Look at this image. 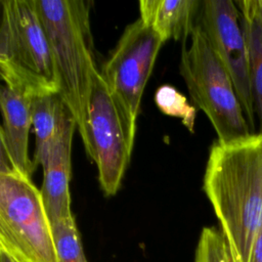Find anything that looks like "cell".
I'll use <instances>...</instances> for the list:
<instances>
[{
  "mask_svg": "<svg viewBox=\"0 0 262 262\" xmlns=\"http://www.w3.org/2000/svg\"><path fill=\"white\" fill-rule=\"evenodd\" d=\"M44 27L58 80L59 95L70 108L77 130L89 146L87 113L91 87L99 71L90 29V2L34 0Z\"/></svg>",
  "mask_w": 262,
  "mask_h": 262,
  "instance_id": "7a4b0ae2",
  "label": "cell"
},
{
  "mask_svg": "<svg viewBox=\"0 0 262 262\" xmlns=\"http://www.w3.org/2000/svg\"><path fill=\"white\" fill-rule=\"evenodd\" d=\"M226 241L249 262L262 225V133L211 146L203 181Z\"/></svg>",
  "mask_w": 262,
  "mask_h": 262,
  "instance_id": "6da1fadb",
  "label": "cell"
},
{
  "mask_svg": "<svg viewBox=\"0 0 262 262\" xmlns=\"http://www.w3.org/2000/svg\"><path fill=\"white\" fill-rule=\"evenodd\" d=\"M200 6L201 0H141L139 18L165 42L185 41L196 25Z\"/></svg>",
  "mask_w": 262,
  "mask_h": 262,
  "instance_id": "8fae6325",
  "label": "cell"
},
{
  "mask_svg": "<svg viewBox=\"0 0 262 262\" xmlns=\"http://www.w3.org/2000/svg\"><path fill=\"white\" fill-rule=\"evenodd\" d=\"M196 24L214 52L229 73L245 116L253 133L255 111L252 94L248 47L239 10L231 0H201Z\"/></svg>",
  "mask_w": 262,
  "mask_h": 262,
  "instance_id": "ba28073f",
  "label": "cell"
},
{
  "mask_svg": "<svg viewBox=\"0 0 262 262\" xmlns=\"http://www.w3.org/2000/svg\"><path fill=\"white\" fill-rule=\"evenodd\" d=\"M32 125L36 137L33 161L36 168L45 164L53 143L67 129L76 126V122L59 93H51L33 99Z\"/></svg>",
  "mask_w": 262,
  "mask_h": 262,
  "instance_id": "7c38bea8",
  "label": "cell"
},
{
  "mask_svg": "<svg viewBox=\"0 0 262 262\" xmlns=\"http://www.w3.org/2000/svg\"><path fill=\"white\" fill-rule=\"evenodd\" d=\"M194 262H228V246L221 229L215 226L202 229Z\"/></svg>",
  "mask_w": 262,
  "mask_h": 262,
  "instance_id": "2e32d148",
  "label": "cell"
},
{
  "mask_svg": "<svg viewBox=\"0 0 262 262\" xmlns=\"http://www.w3.org/2000/svg\"><path fill=\"white\" fill-rule=\"evenodd\" d=\"M0 251L15 262H59L40 189L5 165H0Z\"/></svg>",
  "mask_w": 262,
  "mask_h": 262,
  "instance_id": "5b68a950",
  "label": "cell"
},
{
  "mask_svg": "<svg viewBox=\"0 0 262 262\" xmlns=\"http://www.w3.org/2000/svg\"><path fill=\"white\" fill-rule=\"evenodd\" d=\"M235 4L248 47L254 111L258 121L256 132L262 133V18L257 0H239Z\"/></svg>",
  "mask_w": 262,
  "mask_h": 262,
  "instance_id": "4fadbf2b",
  "label": "cell"
},
{
  "mask_svg": "<svg viewBox=\"0 0 262 262\" xmlns=\"http://www.w3.org/2000/svg\"><path fill=\"white\" fill-rule=\"evenodd\" d=\"M179 71L194 105L207 115L219 142L253 133L229 73L198 24L189 46L182 48Z\"/></svg>",
  "mask_w": 262,
  "mask_h": 262,
  "instance_id": "277c9868",
  "label": "cell"
},
{
  "mask_svg": "<svg viewBox=\"0 0 262 262\" xmlns=\"http://www.w3.org/2000/svg\"><path fill=\"white\" fill-rule=\"evenodd\" d=\"M227 246H228V262H243L241 259V256L236 252L235 248L228 242H227Z\"/></svg>",
  "mask_w": 262,
  "mask_h": 262,
  "instance_id": "ac0fdd59",
  "label": "cell"
},
{
  "mask_svg": "<svg viewBox=\"0 0 262 262\" xmlns=\"http://www.w3.org/2000/svg\"><path fill=\"white\" fill-rule=\"evenodd\" d=\"M163 38L140 18L129 24L100 69V74L122 111L136 127L146 82Z\"/></svg>",
  "mask_w": 262,
  "mask_h": 262,
  "instance_id": "52a82bcc",
  "label": "cell"
},
{
  "mask_svg": "<svg viewBox=\"0 0 262 262\" xmlns=\"http://www.w3.org/2000/svg\"><path fill=\"white\" fill-rule=\"evenodd\" d=\"M51 225L58 261L88 262L75 217L59 220Z\"/></svg>",
  "mask_w": 262,
  "mask_h": 262,
  "instance_id": "5bb4252c",
  "label": "cell"
},
{
  "mask_svg": "<svg viewBox=\"0 0 262 262\" xmlns=\"http://www.w3.org/2000/svg\"><path fill=\"white\" fill-rule=\"evenodd\" d=\"M257 3H258L259 12H260V15H261V18H262V0H257Z\"/></svg>",
  "mask_w": 262,
  "mask_h": 262,
  "instance_id": "ffe728a7",
  "label": "cell"
},
{
  "mask_svg": "<svg viewBox=\"0 0 262 262\" xmlns=\"http://www.w3.org/2000/svg\"><path fill=\"white\" fill-rule=\"evenodd\" d=\"M155 102L165 115L181 119L183 125L193 132L196 108L189 104L187 98L175 87L170 85L159 87L155 94Z\"/></svg>",
  "mask_w": 262,
  "mask_h": 262,
  "instance_id": "9a60e30c",
  "label": "cell"
},
{
  "mask_svg": "<svg viewBox=\"0 0 262 262\" xmlns=\"http://www.w3.org/2000/svg\"><path fill=\"white\" fill-rule=\"evenodd\" d=\"M76 126L67 129L53 143L45 164L40 189L44 207L51 224L74 217L71 210L70 179L73 135Z\"/></svg>",
  "mask_w": 262,
  "mask_h": 262,
  "instance_id": "30bf717a",
  "label": "cell"
},
{
  "mask_svg": "<svg viewBox=\"0 0 262 262\" xmlns=\"http://www.w3.org/2000/svg\"><path fill=\"white\" fill-rule=\"evenodd\" d=\"M249 262H262V225L255 239Z\"/></svg>",
  "mask_w": 262,
  "mask_h": 262,
  "instance_id": "e0dca14e",
  "label": "cell"
},
{
  "mask_svg": "<svg viewBox=\"0 0 262 262\" xmlns=\"http://www.w3.org/2000/svg\"><path fill=\"white\" fill-rule=\"evenodd\" d=\"M88 157L96 164L105 195L119 190L130 163L136 127L110 91L100 70L95 74L88 102Z\"/></svg>",
  "mask_w": 262,
  "mask_h": 262,
  "instance_id": "8992f818",
  "label": "cell"
},
{
  "mask_svg": "<svg viewBox=\"0 0 262 262\" xmlns=\"http://www.w3.org/2000/svg\"><path fill=\"white\" fill-rule=\"evenodd\" d=\"M31 96L2 86L0 107L2 126L0 129L1 165L11 167L31 177L35 166L28 151L29 132L32 125Z\"/></svg>",
  "mask_w": 262,
  "mask_h": 262,
  "instance_id": "9c48e42d",
  "label": "cell"
},
{
  "mask_svg": "<svg viewBox=\"0 0 262 262\" xmlns=\"http://www.w3.org/2000/svg\"><path fill=\"white\" fill-rule=\"evenodd\" d=\"M0 74L5 85L32 98L58 93L49 42L34 0H2Z\"/></svg>",
  "mask_w": 262,
  "mask_h": 262,
  "instance_id": "3957f363",
  "label": "cell"
},
{
  "mask_svg": "<svg viewBox=\"0 0 262 262\" xmlns=\"http://www.w3.org/2000/svg\"><path fill=\"white\" fill-rule=\"evenodd\" d=\"M0 262H15V261L6 253L0 251Z\"/></svg>",
  "mask_w": 262,
  "mask_h": 262,
  "instance_id": "d6986e66",
  "label": "cell"
}]
</instances>
